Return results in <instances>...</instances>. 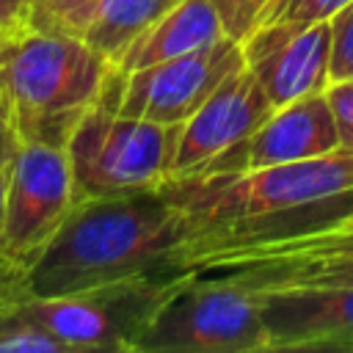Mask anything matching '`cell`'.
I'll list each match as a JSON object with an SVG mask.
<instances>
[{"label": "cell", "instance_id": "cell-7", "mask_svg": "<svg viewBox=\"0 0 353 353\" xmlns=\"http://www.w3.org/2000/svg\"><path fill=\"white\" fill-rule=\"evenodd\" d=\"M74 207L66 149L22 143L0 212V290L17 292Z\"/></svg>", "mask_w": 353, "mask_h": 353}, {"label": "cell", "instance_id": "cell-11", "mask_svg": "<svg viewBox=\"0 0 353 353\" xmlns=\"http://www.w3.org/2000/svg\"><path fill=\"white\" fill-rule=\"evenodd\" d=\"M243 58L273 110L325 91L331 83V22L259 25L243 41Z\"/></svg>", "mask_w": 353, "mask_h": 353}, {"label": "cell", "instance_id": "cell-21", "mask_svg": "<svg viewBox=\"0 0 353 353\" xmlns=\"http://www.w3.org/2000/svg\"><path fill=\"white\" fill-rule=\"evenodd\" d=\"M325 99H328L334 121H336L339 146L353 149V77L331 80L325 85Z\"/></svg>", "mask_w": 353, "mask_h": 353}, {"label": "cell", "instance_id": "cell-20", "mask_svg": "<svg viewBox=\"0 0 353 353\" xmlns=\"http://www.w3.org/2000/svg\"><path fill=\"white\" fill-rule=\"evenodd\" d=\"M353 77V0L331 17V80Z\"/></svg>", "mask_w": 353, "mask_h": 353}, {"label": "cell", "instance_id": "cell-14", "mask_svg": "<svg viewBox=\"0 0 353 353\" xmlns=\"http://www.w3.org/2000/svg\"><path fill=\"white\" fill-rule=\"evenodd\" d=\"M176 3L179 0H102L80 39L119 66L130 44Z\"/></svg>", "mask_w": 353, "mask_h": 353}, {"label": "cell", "instance_id": "cell-23", "mask_svg": "<svg viewBox=\"0 0 353 353\" xmlns=\"http://www.w3.org/2000/svg\"><path fill=\"white\" fill-rule=\"evenodd\" d=\"M30 6H33V0H0V36L28 28Z\"/></svg>", "mask_w": 353, "mask_h": 353}, {"label": "cell", "instance_id": "cell-8", "mask_svg": "<svg viewBox=\"0 0 353 353\" xmlns=\"http://www.w3.org/2000/svg\"><path fill=\"white\" fill-rule=\"evenodd\" d=\"M273 105L248 66L232 72L201 108L176 127L168 179L245 171L248 141L268 121ZM165 179V182H168Z\"/></svg>", "mask_w": 353, "mask_h": 353}, {"label": "cell", "instance_id": "cell-18", "mask_svg": "<svg viewBox=\"0 0 353 353\" xmlns=\"http://www.w3.org/2000/svg\"><path fill=\"white\" fill-rule=\"evenodd\" d=\"M350 0H273L262 25H290L306 28L314 22H331L336 11H342Z\"/></svg>", "mask_w": 353, "mask_h": 353}, {"label": "cell", "instance_id": "cell-16", "mask_svg": "<svg viewBox=\"0 0 353 353\" xmlns=\"http://www.w3.org/2000/svg\"><path fill=\"white\" fill-rule=\"evenodd\" d=\"M0 353H69V347L25 312L17 292L0 290Z\"/></svg>", "mask_w": 353, "mask_h": 353}, {"label": "cell", "instance_id": "cell-24", "mask_svg": "<svg viewBox=\"0 0 353 353\" xmlns=\"http://www.w3.org/2000/svg\"><path fill=\"white\" fill-rule=\"evenodd\" d=\"M347 218H353V215H347Z\"/></svg>", "mask_w": 353, "mask_h": 353}, {"label": "cell", "instance_id": "cell-3", "mask_svg": "<svg viewBox=\"0 0 353 353\" xmlns=\"http://www.w3.org/2000/svg\"><path fill=\"white\" fill-rule=\"evenodd\" d=\"M113 63L80 36L33 25L0 36V94L22 143L63 149L83 113L102 97Z\"/></svg>", "mask_w": 353, "mask_h": 353}, {"label": "cell", "instance_id": "cell-13", "mask_svg": "<svg viewBox=\"0 0 353 353\" xmlns=\"http://www.w3.org/2000/svg\"><path fill=\"white\" fill-rule=\"evenodd\" d=\"M223 36H226L223 25L210 0H179L171 11H165L149 30H143L130 44V50L119 61V69L135 72L193 52L199 47H207Z\"/></svg>", "mask_w": 353, "mask_h": 353}, {"label": "cell", "instance_id": "cell-2", "mask_svg": "<svg viewBox=\"0 0 353 353\" xmlns=\"http://www.w3.org/2000/svg\"><path fill=\"white\" fill-rule=\"evenodd\" d=\"M168 199L188 221L182 268L218 251L268 240L273 218H287L353 193V149L265 168L179 176L163 182Z\"/></svg>", "mask_w": 353, "mask_h": 353}, {"label": "cell", "instance_id": "cell-5", "mask_svg": "<svg viewBox=\"0 0 353 353\" xmlns=\"http://www.w3.org/2000/svg\"><path fill=\"white\" fill-rule=\"evenodd\" d=\"M268 334L259 298L221 279L188 273L163 301L135 353H262Z\"/></svg>", "mask_w": 353, "mask_h": 353}, {"label": "cell", "instance_id": "cell-22", "mask_svg": "<svg viewBox=\"0 0 353 353\" xmlns=\"http://www.w3.org/2000/svg\"><path fill=\"white\" fill-rule=\"evenodd\" d=\"M19 146H22V138L17 132L8 102L0 94V212H3V199H6V188H8V179H11L14 160L19 154Z\"/></svg>", "mask_w": 353, "mask_h": 353}, {"label": "cell", "instance_id": "cell-12", "mask_svg": "<svg viewBox=\"0 0 353 353\" xmlns=\"http://www.w3.org/2000/svg\"><path fill=\"white\" fill-rule=\"evenodd\" d=\"M339 149V132L325 99V91L306 94L284 108H276L268 121L251 135L245 168L312 160Z\"/></svg>", "mask_w": 353, "mask_h": 353}, {"label": "cell", "instance_id": "cell-9", "mask_svg": "<svg viewBox=\"0 0 353 353\" xmlns=\"http://www.w3.org/2000/svg\"><path fill=\"white\" fill-rule=\"evenodd\" d=\"M240 66H245L243 44L223 36L193 52L124 72L119 113L165 127L182 124Z\"/></svg>", "mask_w": 353, "mask_h": 353}, {"label": "cell", "instance_id": "cell-4", "mask_svg": "<svg viewBox=\"0 0 353 353\" xmlns=\"http://www.w3.org/2000/svg\"><path fill=\"white\" fill-rule=\"evenodd\" d=\"M124 72L113 66L102 97L66 141L74 201L160 188L176 149V127L119 113Z\"/></svg>", "mask_w": 353, "mask_h": 353}, {"label": "cell", "instance_id": "cell-17", "mask_svg": "<svg viewBox=\"0 0 353 353\" xmlns=\"http://www.w3.org/2000/svg\"><path fill=\"white\" fill-rule=\"evenodd\" d=\"M102 0H33L30 25L50 33L83 36Z\"/></svg>", "mask_w": 353, "mask_h": 353}, {"label": "cell", "instance_id": "cell-10", "mask_svg": "<svg viewBox=\"0 0 353 353\" xmlns=\"http://www.w3.org/2000/svg\"><path fill=\"white\" fill-rule=\"evenodd\" d=\"M254 292L268 350L353 353V287L295 284Z\"/></svg>", "mask_w": 353, "mask_h": 353}, {"label": "cell", "instance_id": "cell-1", "mask_svg": "<svg viewBox=\"0 0 353 353\" xmlns=\"http://www.w3.org/2000/svg\"><path fill=\"white\" fill-rule=\"evenodd\" d=\"M188 221L160 188L74 201L17 295L55 298L127 279L182 276Z\"/></svg>", "mask_w": 353, "mask_h": 353}, {"label": "cell", "instance_id": "cell-19", "mask_svg": "<svg viewBox=\"0 0 353 353\" xmlns=\"http://www.w3.org/2000/svg\"><path fill=\"white\" fill-rule=\"evenodd\" d=\"M210 3L223 25V33L240 44L262 25L268 8L273 6V0H210Z\"/></svg>", "mask_w": 353, "mask_h": 353}, {"label": "cell", "instance_id": "cell-6", "mask_svg": "<svg viewBox=\"0 0 353 353\" xmlns=\"http://www.w3.org/2000/svg\"><path fill=\"white\" fill-rule=\"evenodd\" d=\"M185 276H143L55 298L19 295V301L69 353H135L141 334Z\"/></svg>", "mask_w": 353, "mask_h": 353}, {"label": "cell", "instance_id": "cell-15", "mask_svg": "<svg viewBox=\"0 0 353 353\" xmlns=\"http://www.w3.org/2000/svg\"><path fill=\"white\" fill-rule=\"evenodd\" d=\"M342 251H353V218H342V221H336L331 226H323V229H314V232H303V234H295V237H281V240L226 248V251H218V254H210V256L199 259L193 268L207 265V262H221V259L320 256V254H342Z\"/></svg>", "mask_w": 353, "mask_h": 353}]
</instances>
